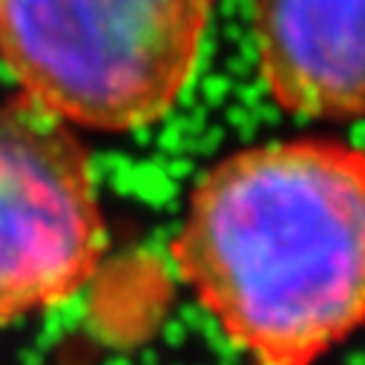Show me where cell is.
<instances>
[{
	"instance_id": "obj_1",
	"label": "cell",
	"mask_w": 365,
	"mask_h": 365,
	"mask_svg": "<svg viewBox=\"0 0 365 365\" xmlns=\"http://www.w3.org/2000/svg\"><path fill=\"white\" fill-rule=\"evenodd\" d=\"M170 253L253 365H317L362 319L359 150L299 138L222 158L196 181Z\"/></svg>"
},
{
	"instance_id": "obj_2",
	"label": "cell",
	"mask_w": 365,
	"mask_h": 365,
	"mask_svg": "<svg viewBox=\"0 0 365 365\" xmlns=\"http://www.w3.org/2000/svg\"><path fill=\"white\" fill-rule=\"evenodd\" d=\"M216 0H0V58L66 124L144 130L190 86Z\"/></svg>"
},
{
	"instance_id": "obj_3",
	"label": "cell",
	"mask_w": 365,
	"mask_h": 365,
	"mask_svg": "<svg viewBox=\"0 0 365 365\" xmlns=\"http://www.w3.org/2000/svg\"><path fill=\"white\" fill-rule=\"evenodd\" d=\"M107 245L86 147L26 96L0 107V325L72 299Z\"/></svg>"
},
{
	"instance_id": "obj_4",
	"label": "cell",
	"mask_w": 365,
	"mask_h": 365,
	"mask_svg": "<svg viewBox=\"0 0 365 365\" xmlns=\"http://www.w3.org/2000/svg\"><path fill=\"white\" fill-rule=\"evenodd\" d=\"M250 9L262 81L285 113H362V0H250Z\"/></svg>"
}]
</instances>
